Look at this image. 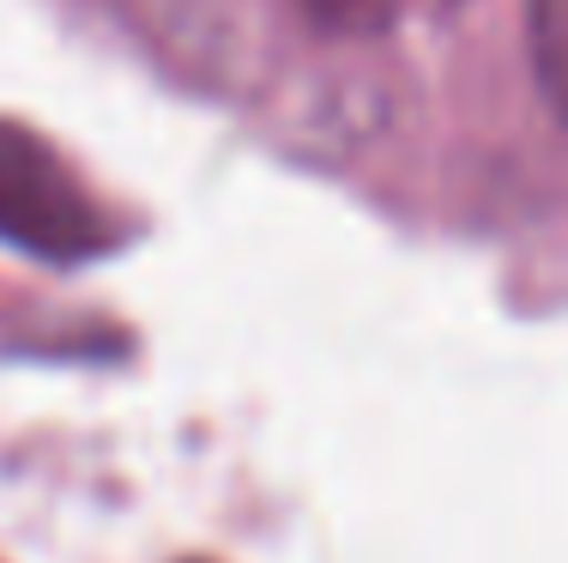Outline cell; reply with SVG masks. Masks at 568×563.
Returning a JSON list of instances; mask_svg holds the SVG:
<instances>
[{
	"mask_svg": "<svg viewBox=\"0 0 568 563\" xmlns=\"http://www.w3.org/2000/svg\"><path fill=\"white\" fill-rule=\"evenodd\" d=\"M526 43H532V73L545 86L550 110L568 122V0H532Z\"/></svg>",
	"mask_w": 568,
	"mask_h": 563,
	"instance_id": "cell-2",
	"label": "cell"
},
{
	"mask_svg": "<svg viewBox=\"0 0 568 563\" xmlns=\"http://www.w3.org/2000/svg\"><path fill=\"white\" fill-rule=\"evenodd\" d=\"M296 7L327 37H375L394 19V0H296Z\"/></svg>",
	"mask_w": 568,
	"mask_h": 563,
	"instance_id": "cell-3",
	"label": "cell"
},
{
	"mask_svg": "<svg viewBox=\"0 0 568 563\" xmlns=\"http://www.w3.org/2000/svg\"><path fill=\"white\" fill-rule=\"evenodd\" d=\"M0 243L55 267L91 261L115 243V219L85 194L55 145L19 122H0Z\"/></svg>",
	"mask_w": 568,
	"mask_h": 563,
	"instance_id": "cell-1",
	"label": "cell"
}]
</instances>
